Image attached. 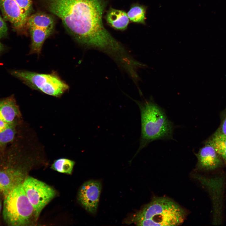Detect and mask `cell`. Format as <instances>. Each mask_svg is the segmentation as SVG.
I'll return each instance as SVG.
<instances>
[{"instance_id": "obj_1", "label": "cell", "mask_w": 226, "mask_h": 226, "mask_svg": "<svg viewBox=\"0 0 226 226\" xmlns=\"http://www.w3.org/2000/svg\"><path fill=\"white\" fill-rule=\"evenodd\" d=\"M48 9L59 18L79 43L109 54L119 42L104 26L105 0H43Z\"/></svg>"}, {"instance_id": "obj_2", "label": "cell", "mask_w": 226, "mask_h": 226, "mask_svg": "<svg viewBox=\"0 0 226 226\" xmlns=\"http://www.w3.org/2000/svg\"><path fill=\"white\" fill-rule=\"evenodd\" d=\"M135 102L140 111L141 131L139 147L134 157L153 141L172 139L174 129L173 123L152 98Z\"/></svg>"}, {"instance_id": "obj_3", "label": "cell", "mask_w": 226, "mask_h": 226, "mask_svg": "<svg viewBox=\"0 0 226 226\" xmlns=\"http://www.w3.org/2000/svg\"><path fill=\"white\" fill-rule=\"evenodd\" d=\"M185 211L170 199L155 197L135 213L129 223L137 226H178L184 221Z\"/></svg>"}, {"instance_id": "obj_4", "label": "cell", "mask_w": 226, "mask_h": 226, "mask_svg": "<svg viewBox=\"0 0 226 226\" xmlns=\"http://www.w3.org/2000/svg\"><path fill=\"white\" fill-rule=\"evenodd\" d=\"M21 183L4 194L3 215L9 225L22 226L29 223L35 214Z\"/></svg>"}, {"instance_id": "obj_5", "label": "cell", "mask_w": 226, "mask_h": 226, "mask_svg": "<svg viewBox=\"0 0 226 226\" xmlns=\"http://www.w3.org/2000/svg\"><path fill=\"white\" fill-rule=\"evenodd\" d=\"M10 73L31 88L49 95L60 96L69 88L68 85L55 74L22 70H13Z\"/></svg>"}, {"instance_id": "obj_6", "label": "cell", "mask_w": 226, "mask_h": 226, "mask_svg": "<svg viewBox=\"0 0 226 226\" xmlns=\"http://www.w3.org/2000/svg\"><path fill=\"white\" fill-rule=\"evenodd\" d=\"M22 185L37 219L44 207L55 196V191L45 183L30 176L24 180Z\"/></svg>"}, {"instance_id": "obj_7", "label": "cell", "mask_w": 226, "mask_h": 226, "mask_svg": "<svg viewBox=\"0 0 226 226\" xmlns=\"http://www.w3.org/2000/svg\"><path fill=\"white\" fill-rule=\"evenodd\" d=\"M193 176L209 191L213 205V223L219 225L221 223L223 216L224 186L223 178L220 176L208 177L196 174H193Z\"/></svg>"}, {"instance_id": "obj_8", "label": "cell", "mask_w": 226, "mask_h": 226, "mask_svg": "<svg viewBox=\"0 0 226 226\" xmlns=\"http://www.w3.org/2000/svg\"><path fill=\"white\" fill-rule=\"evenodd\" d=\"M102 185L99 180H91L85 182L78 192V199L88 212L95 214L97 209Z\"/></svg>"}, {"instance_id": "obj_9", "label": "cell", "mask_w": 226, "mask_h": 226, "mask_svg": "<svg viewBox=\"0 0 226 226\" xmlns=\"http://www.w3.org/2000/svg\"><path fill=\"white\" fill-rule=\"evenodd\" d=\"M0 9L4 19L17 31H22L27 25L28 19L15 0H0Z\"/></svg>"}, {"instance_id": "obj_10", "label": "cell", "mask_w": 226, "mask_h": 226, "mask_svg": "<svg viewBox=\"0 0 226 226\" xmlns=\"http://www.w3.org/2000/svg\"><path fill=\"white\" fill-rule=\"evenodd\" d=\"M197 158V168L205 171L216 170L222 164V160L207 140L195 154Z\"/></svg>"}, {"instance_id": "obj_11", "label": "cell", "mask_w": 226, "mask_h": 226, "mask_svg": "<svg viewBox=\"0 0 226 226\" xmlns=\"http://www.w3.org/2000/svg\"><path fill=\"white\" fill-rule=\"evenodd\" d=\"M24 175L20 170L13 168L0 170V193L3 194L23 182Z\"/></svg>"}, {"instance_id": "obj_12", "label": "cell", "mask_w": 226, "mask_h": 226, "mask_svg": "<svg viewBox=\"0 0 226 226\" xmlns=\"http://www.w3.org/2000/svg\"><path fill=\"white\" fill-rule=\"evenodd\" d=\"M20 112L13 96L0 100V120L9 124L16 123Z\"/></svg>"}, {"instance_id": "obj_13", "label": "cell", "mask_w": 226, "mask_h": 226, "mask_svg": "<svg viewBox=\"0 0 226 226\" xmlns=\"http://www.w3.org/2000/svg\"><path fill=\"white\" fill-rule=\"evenodd\" d=\"M105 18L110 26L121 31L127 28L130 21L127 14L125 11L112 8L107 11Z\"/></svg>"}, {"instance_id": "obj_14", "label": "cell", "mask_w": 226, "mask_h": 226, "mask_svg": "<svg viewBox=\"0 0 226 226\" xmlns=\"http://www.w3.org/2000/svg\"><path fill=\"white\" fill-rule=\"evenodd\" d=\"M31 38L30 54H39L43 44L52 33L53 31L30 27H29Z\"/></svg>"}, {"instance_id": "obj_15", "label": "cell", "mask_w": 226, "mask_h": 226, "mask_svg": "<svg viewBox=\"0 0 226 226\" xmlns=\"http://www.w3.org/2000/svg\"><path fill=\"white\" fill-rule=\"evenodd\" d=\"M27 25L28 27H33L53 31L55 21L51 15L43 13H37L29 17Z\"/></svg>"}, {"instance_id": "obj_16", "label": "cell", "mask_w": 226, "mask_h": 226, "mask_svg": "<svg viewBox=\"0 0 226 226\" xmlns=\"http://www.w3.org/2000/svg\"><path fill=\"white\" fill-rule=\"evenodd\" d=\"M208 140L226 165V136L218 128Z\"/></svg>"}, {"instance_id": "obj_17", "label": "cell", "mask_w": 226, "mask_h": 226, "mask_svg": "<svg viewBox=\"0 0 226 226\" xmlns=\"http://www.w3.org/2000/svg\"><path fill=\"white\" fill-rule=\"evenodd\" d=\"M147 7L139 3L132 4L127 14L130 21L134 23L145 25Z\"/></svg>"}, {"instance_id": "obj_18", "label": "cell", "mask_w": 226, "mask_h": 226, "mask_svg": "<svg viewBox=\"0 0 226 226\" xmlns=\"http://www.w3.org/2000/svg\"><path fill=\"white\" fill-rule=\"evenodd\" d=\"M16 123L0 131V152H3L7 144L13 140L16 132Z\"/></svg>"}, {"instance_id": "obj_19", "label": "cell", "mask_w": 226, "mask_h": 226, "mask_svg": "<svg viewBox=\"0 0 226 226\" xmlns=\"http://www.w3.org/2000/svg\"><path fill=\"white\" fill-rule=\"evenodd\" d=\"M74 164L75 162L73 160L62 158L55 160L51 168L60 173L71 174Z\"/></svg>"}, {"instance_id": "obj_20", "label": "cell", "mask_w": 226, "mask_h": 226, "mask_svg": "<svg viewBox=\"0 0 226 226\" xmlns=\"http://www.w3.org/2000/svg\"><path fill=\"white\" fill-rule=\"evenodd\" d=\"M20 7L24 16L28 19L32 9L31 0H15Z\"/></svg>"}, {"instance_id": "obj_21", "label": "cell", "mask_w": 226, "mask_h": 226, "mask_svg": "<svg viewBox=\"0 0 226 226\" xmlns=\"http://www.w3.org/2000/svg\"><path fill=\"white\" fill-rule=\"evenodd\" d=\"M8 30L5 22L0 15V39L5 38L7 36Z\"/></svg>"}, {"instance_id": "obj_22", "label": "cell", "mask_w": 226, "mask_h": 226, "mask_svg": "<svg viewBox=\"0 0 226 226\" xmlns=\"http://www.w3.org/2000/svg\"><path fill=\"white\" fill-rule=\"evenodd\" d=\"M219 128L220 131L226 136V110L224 111L222 114L221 125Z\"/></svg>"}, {"instance_id": "obj_23", "label": "cell", "mask_w": 226, "mask_h": 226, "mask_svg": "<svg viewBox=\"0 0 226 226\" xmlns=\"http://www.w3.org/2000/svg\"><path fill=\"white\" fill-rule=\"evenodd\" d=\"M12 124H8L0 120V131L3 130Z\"/></svg>"}, {"instance_id": "obj_24", "label": "cell", "mask_w": 226, "mask_h": 226, "mask_svg": "<svg viewBox=\"0 0 226 226\" xmlns=\"http://www.w3.org/2000/svg\"><path fill=\"white\" fill-rule=\"evenodd\" d=\"M4 49V46L3 44L0 42V53L2 52Z\"/></svg>"}, {"instance_id": "obj_25", "label": "cell", "mask_w": 226, "mask_h": 226, "mask_svg": "<svg viewBox=\"0 0 226 226\" xmlns=\"http://www.w3.org/2000/svg\"><path fill=\"white\" fill-rule=\"evenodd\" d=\"M1 201H0V213L1 211Z\"/></svg>"}]
</instances>
